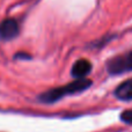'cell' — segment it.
<instances>
[{
  "instance_id": "cell-1",
  "label": "cell",
  "mask_w": 132,
  "mask_h": 132,
  "mask_svg": "<svg viewBox=\"0 0 132 132\" xmlns=\"http://www.w3.org/2000/svg\"><path fill=\"white\" fill-rule=\"evenodd\" d=\"M90 86H92V81L89 79H87V78L75 79L74 81L70 82V84L65 85V86L50 89V90L41 94L39 95V101H42L43 103H55L66 95H73V94L81 93V92L88 89Z\"/></svg>"
},
{
  "instance_id": "cell-4",
  "label": "cell",
  "mask_w": 132,
  "mask_h": 132,
  "mask_svg": "<svg viewBox=\"0 0 132 132\" xmlns=\"http://www.w3.org/2000/svg\"><path fill=\"white\" fill-rule=\"evenodd\" d=\"M92 71V64L87 59H79L73 64L71 74L75 79H84Z\"/></svg>"
},
{
  "instance_id": "cell-6",
  "label": "cell",
  "mask_w": 132,
  "mask_h": 132,
  "mask_svg": "<svg viewBox=\"0 0 132 132\" xmlns=\"http://www.w3.org/2000/svg\"><path fill=\"white\" fill-rule=\"evenodd\" d=\"M119 118H121V121L123 122V123L125 124H132V109H129V110H125V111H123L121 114V116H119Z\"/></svg>"
},
{
  "instance_id": "cell-2",
  "label": "cell",
  "mask_w": 132,
  "mask_h": 132,
  "mask_svg": "<svg viewBox=\"0 0 132 132\" xmlns=\"http://www.w3.org/2000/svg\"><path fill=\"white\" fill-rule=\"evenodd\" d=\"M105 68L110 75H121L132 72V51L110 58L105 64Z\"/></svg>"
},
{
  "instance_id": "cell-5",
  "label": "cell",
  "mask_w": 132,
  "mask_h": 132,
  "mask_svg": "<svg viewBox=\"0 0 132 132\" xmlns=\"http://www.w3.org/2000/svg\"><path fill=\"white\" fill-rule=\"evenodd\" d=\"M114 94L121 101H132V78L119 84Z\"/></svg>"
},
{
  "instance_id": "cell-3",
  "label": "cell",
  "mask_w": 132,
  "mask_h": 132,
  "mask_svg": "<svg viewBox=\"0 0 132 132\" xmlns=\"http://www.w3.org/2000/svg\"><path fill=\"white\" fill-rule=\"evenodd\" d=\"M19 23L14 19H6L0 23V39L11 41L19 35Z\"/></svg>"
},
{
  "instance_id": "cell-7",
  "label": "cell",
  "mask_w": 132,
  "mask_h": 132,
  "mask_svg": "<svg viewBox=\"0 0 132 132\" xmlns=\"http://www.w3.org/2000/svg\"><path fill=\"white\" fill-rule=\"evenodd\" d=\"M16 57H21V55H20V53H19V55H16ZM23 57H24V58H29V56H28V55H26V53H23Z\"/></svg>"
}]
</instances>
